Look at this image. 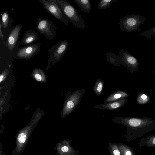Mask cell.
Segmentation results:
<instances>
[{
  "instance_id": "10",
  "label": "cell",
  "mask_w": 155,
  "mask_h": 155,
  "mask_svg": "<svg viewBox=\"0 0 155 155\" xmlns=\"http://www.w3.org/2000/svg\"><path fill=\"white\" fill-rule=\"evenodd\" d=\"M22 28L21 24H18L14 26L11 30L6 43V45L10 51H12L15 47L19 37Z\"/></svg>"
},
{
  "instance_id": "4",
  "label": "cell",
  "mask_w": 155,
  "mask_h": 155,
  "mask_svg": "<svg viewBox=\"0 0 155 155\" xmlns=\"http://www.w3.org/2000/svg\"><path fill=\"white\" fill-rule=\"evenodd\" d=\"M46 10L57 20L68 25V20L56 0H39Z\"/></svg>"
},
{
  "instance_id": "24",
  "label": "cell",
  "mask_w": 155,
  "mask_h": 155,
  "mask_svg": "<svg viewBox=\"0 0 155 155\" xmlns=\"http://www.w3.org/2000/svg\"><path fill=\"white\" fill-rule=\"evenodd\" d=\"M35 78L38 81H41L42 79V77L41 75L39 74L38 73L35 74Z\"/></svg>"
},
{
  "instance_id": "1",
  "label": "cell",
  "mask_w": 155,
  "mask_h": 155,
  "mask_svg": "<svg viewBox=\"0 0 155 155\" xmlns=\"http://www.w3.org/2000/svg\"><path fill=\"white\" fill-rule=\"evenodd\" d=\"M112 120L126 127L125 134L123 136L127 142L155 130V120L147 117H114Z\"/></svg>"
},
{
  "instance_id": "20",
  "label": "cell",
  "mask_w": 155,
  "mask_h": 155,
  "mask_svg": "<svg viewBox=\"0 0 155 155\" xmlns=\"http://www.w3.org/2000/svg\"><path fill=\"white\" fill-rule=\"evenodd\" d=\"M108 148L110 155H122L116 143H108Z\"/></svg>"
},
{
  "instance_id": "8",
  "label": "cell",
  "mask_w": 155,
  "mask_h": 155,
  "mask_svg": "<svg viewBox=\"0 0 155 155\" xmlns=\"http://www.w3.org/2000/svg\"><path fill=\"white\" fill-rule=\"evenodd\" d=\"M40 43L31 44L19 48L14 54L17 59H29L35 55L39 51Z\"/></svg>"
},
{
  "instance_id": "2",
  "label": "cell",
  "mask_w": 155,
  "mask_h": 155,
  "mask_svg": "<svg viewBox=\"0 0 155 155\" xmlns=\"http://www.w3.org/2000/svg\"><path fill=\"white\" fill-rule=\"evenodd\" d=\"M67 20L80 30L86 27L84 20L77 9L66 0H56Z\"/></svg>"
},
{
  "instance_id": "12",
  "label": "cell",
  "mask_w": 155,
  "mask_h": 155,
  "mask_svg": "<svg viewBox=\"0 0 155 155\" xmlns=\"http://www.w3.org/2000/svg\"><path fill=\"white\" fill-rule=\"evenodd\" d=\"M38 39L37 33L32 30L27 31L22 38L21 44L25 46L32 44Z\"/></svg>"
},
{
  "instance_id": "22",
  "label": "cell",
  "mask_w": 155,
  "mask_h": 155,
  "mask_svg": "<svg viewBox=\"0 0 155 155\" xmlns=\"http://www.w3.org/2000/svg\"><path fill=\"white\" fill-rule=\"evenodd\" d=\"M140 35L145 36L147 39L155 37V26L146 31L140 33Z\"/></svg>"
},
{
  "instance_id": "28",
  "label": "cell",
  "mask_w": 155,
  "mask_h": 155,
  "mask_svg": "<svg viewBox=\"0 0 155 155\" xmlns=\"http://www.w3.org/2000/svg\"><path fill=\"white\" fill-rule=\"evenodd\" d=\"M153 10L155 11V9Z\"/></svg>"
},
{
  "instance_id": "6",
  "label": "cell",
  "mask_w": 155,
  "mask_h": 155,
  "mask_svg": "<svg viewBox=\"0 0 155 155\" xmlns=\"http://www.w3.org/2000/svg\"><path fill=\"white\" fill-rule=\"evenodd\" d=\"M85 91V88L77 89L70 94L64 105L63 115L66 116L76 108Z\"/></svg>"
},
{
  "instance_id": "27",
  "label": "cell",
  "mask_w": 155,
  "mask_h": 155,
  "mask_svg": "<svg viewBox=\"0 0 155 155\" xmlns=\"http://www.w3.org/2000/svg\"><path fill=\"white\" fill-rule=\"evenodd\" d=\"M3 78V75H1L0 77V82L2 81V80Z\"/></svg>"
},
{
  "instance_id": "19",
  "label": "cell",
  "mask_w": 155,
  "mask_h": 155,
  "mask_svg": "<svg viewBox=\"0 0 155 155\" xmlns=\"http://www.w3.org/2000/svg\"><path fill=\"white\" fill-rule=\"evenodd\" d=\"M106 55L109 62L115 66H120V59L118 56H117L114 54L111 53H107Z\"/></svg>"
},
{
  "instance_id": "17",
  "label": "cell",
  "mask_w": 155,
  "mask_h": 155,
  "mask_svg": "<svg viewBox=\"0 0 155 155\" xmlns=\"http://www.w3.org/2000/svg\"><path fill=\"white\" fill-rule=\"evenodd\" d=\"M104 82L101 79H98L96 81L93 89L95 94L97 96H100L103 91Z\"/></svg>"
},
{
  "instance_id": "13",
  "label": "cell",
  "mask_w": 155,
  "mask_h": 155,
  "mask_svg": "<svg viewBox=\"0 0 155 155\" xmlns=\"http://www.w3.org/2000/svg\"><path fill=\"white\" fill-rule=\"evenodd\" d=\"M128 94L122 91L117 90L109 96L104 100V103L114 101L124 98L127 97Z\"/></svg>"
},
{
  "instance_id": "3",
  "label": "cell",
  "mask_w": 155,
  "mask_h": 155,
  "mask_svg": "<svg viewBox=\"0 0 155 155\" xmlns=\"http://www.w3.org/2000/svg\"><path fill=\"white\" fill-rule=\"evenodd\" d=\"M146 21V18L139 15L130 14L122 18L119 21L122 31L128 32L141 31L140 26Z\"/></svg>"
},
{
  "instance_id": "9",
  "label": "cell",
  "mask_w": 155,
  "mask_h": 155,
  "mask_svg": "<svg viewBox=\"0 0 155 155\" xmlns=\"http://www.w3.org/2000/svg\"><path fill=\"white\" fill-rule=\"evenodd\" d=\"M119 57L120 64L126 67L131 72L136 71L139 65V62L134 56L126 51L121 49L119 52Z\"/></svg>"
},
{
  "instance_id": "7",
  "label": "cell",
  "mask_w": 155,
  "mask_h": 155,
  "mask_svg": "<svg viewBox=\"0 0 155 155\" xmlns=\"http://www.w3.org/2000/svg\"><path fill=\"white\" fill-rule=\"evenodd\" d=\"M68 45L67 40L60 41L56 45L52 46L48 50L49 55L47 61L49 64L52 62L53 63L59 61L64 55Z\"/></svg>"
},
{
  "instance_id": "14",
  "label": "cell",
  "mask_w": 155,
  "mask_h": 155,
  "mask_svg": "<svg viewBox=\"0 0 155 155\" xmlns=\"http://www.w3.org/2000/svg\"><path fill=\"white\" fill-rule=\"evenodd\" d=\"M145 146L149 148L155 147V134L141 139L138 143V146Z\"/></svg>"
},
{
  "instance_id": "25",
  "label": "cell",
  "mask_w": 155,
  "mask_h": 155,
  "mask_svg": "<svg viewBox=\"0 0 155 155\" xmlns=\"http://www.w3.org/2000/svg\"><path fill=\"white\" fill-rule=\"evenodd\" d=\"M139 97L140 98H141L142 100H143L145 102H147V101H145V100H147V97L146 95H145V94H142L141 95V96H140Z\"/></svg>"
},
{
  "instance_id": "5",
  "label": "cell",
  "mask_w": 155,
  "mask_h": 155,
  "mask_svg": "<svg viewBox=\"0 0 155 155\" xmlns=\"http://www.w3.org/2000/svg\"><path fill=\"white\" fill-rule=\"evenodd\" d=\"M36 28L41 34L44 35L48 40L53 39L57 35L55 30L57 27L47 18H37Z\"/></svg>"
},
{
  "instance_id": "16",
  "label": "cell",
  "mask_w": 155,
  "mask_h": 155,
  "mask_svg": "<svg viewBox=\"0 0 155 155\" xmlns=\"http://www.w3.org/2000/svg\"><path fill=\"white\" fill-rule=\"evenodd\" d=\"M117 145L122 155H136L133 149L129 146L122 143Z\"/></svg>"
},
{
  "instance_id": "21",
  "label": "cell",
  "mask_w": 155,
  "mask_h": 155,
  "mask_svg": "<svg viewBox=\"0 0 155 155\" xmlns=\"http://www.w3.org/2000/svg\"><path fill=\"white\" fill-rule=\"evenodd\" d=\"M117 0H100L98 5L99 9H105L109 8L112 4Z\"/></svg>"
},
{
  "instance_id": "23",
  "label": "cell",
  "mask_w": 155,
  "mask_h": 155,
  "mask_svg": "<svg viewBox=\"0 0 155 155\" xmlns=\"http://www.w3.org/2000/svg\"><path fill=\"white\" fill-rule=\"evenodd\" d=\"M26 134L24 133H22L19 134L18 136L17 140L19 143H22L25 142L26 140Z\"/></svg>"
},
{
  "instance_id": "18",
  "label": "cell",
  "mask_w": 155,
  "mask_h": 155,
  "mask_svg": "<svg viewBox=\"0 0 155 155\" xmlns=\"http://www.w3.org/2000/svg\"><path fill=\"white\" fill-rule=\"evenodd\" d=\"M1 23L2 28L4 29H6L10 23V18H11L9 15L8 12L5 11L1 13Z\"/></svg>"
},
{
  "instance_id": "26",
  "label": "cell",
  "mask_w": 155,
  "mask_h": 155,
  "mask_svg": "<svg viewBox=\"0 0 155 155\" xmlns=\"http://www.w3.org/2000/svg\"><path fill=\"white\" fill-rule=\"evenodd\" d=\"M2 26L1 21L0 22V38L2 40L3 39L4 35L2 34Z\"/></svg>"
},
{
  "instance_id": "29",
  "label": "cell",
  "mask_w": 155,
  "mask_h": 155,
  "mask_svg": "<svg viewBox=\"0 0 155 155\" xmlns=\"http://www.w3.org/2000/svg\"><path fill=\"white\" fill-rule=\"evenodd\" d=\"M154 72H155V70L154 71Z\"/></svg>"
},
{
  "instance_id": "15",
  "label": "cell",
  "mask_w": 155,
  "mask_h": 155,
  "mask_svg": "<svg viewBox=\"0 0 155 155\" xmlns=\"http://www.w3.org/2000/svg\"><path fill=\"white\" fill-rule=\"evenodd\" d=\"M74 1L82 11L87 13L90 12L91 5L89 0H74Z\"/></svg>"
},
{
  "instance_id": "11",
  "label": "cell",
  "mask_w": 155,
  "mask_h": 155,
  "mask_svg": "<svg viewBox=\"0 0 155 155\" xmlns=\"http://www.w3.org/2000/svg\"><path fill=\"white\" fill-rule=\"evenodd\" d=\"M127 98H124L114 101L96 105L93 107L111 110H116L123 107L126 104L127 101Z\"/></svg>"
}]
</instances>
